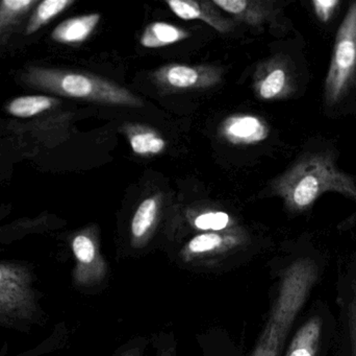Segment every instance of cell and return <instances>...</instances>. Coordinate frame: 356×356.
<instances>
[{"mask_svg": "<svg viewBox=\"0 0 356 356\" xmlns=\"http://www.w3.org/2000/svg\"><path fill=\"white\" fill-rule=\"evenodd\" d=\"M274 192L293 212L309 210L328 192H337L356 203V179L339 169L332 153L326 150L302 155L277 181Z\"/></svg>", "mask_w": 356, "mask_h": 356, "instance_id": "obj_1", "label": "cell"}, {"mask_svg": "<svg viewBox=\"0 0 356 356\" xmlns=\"http://www.w3.org/2000/svg\"><path fill=\"white\" fill-rule=\"evenodd\" d=\"M319 277L317 263L297 259L280 279V290L252 356H280L297 316L309 300Z\"/></svg>", "mask_w": 356, "mask_h": 356, "instance_id": "obj_2", "label": "cell"}, {"mask_svg": "<svg viewBox=\"0 0 356 356\" xmlns=\"http://www.w3.org/2000/svg\"><path fill=\"white\" fill-rule=\"evenodd\" d=\"M29 261H0V327L29 334L45 325L43 295Z\"/></svg>", "mask_w": 356, "mask_h": 356, "instance_id": "obj_3", "label": "cell"}, {"mask_svg": "<svg viewBox=\"0 0 356 356\" xmlns=\"http://www.w3.org/2000/svg\"><path fill=\"white\" fill-rule=\"evenodd\" d=\"M20 79L27 87L64 98L136 108L144 105L129 90L92 73L31 65L23 69Z\"/></svg>", "mask_w": 356, "mask_h": 356, "instance_id": "obj_4", "label": "cell"}, {"mask_svg": "<svg viewBox=\"0 0 356 356\" xmlns=\"http://www.w3.org/2000/svg\"><path fill=\"white\" fill-rule=\"evenodd\" d=\"M356 77V1L353 2L337 31L330 66L324 81L326 106L334 107L349 93Z\"/></svg>", "mask_w": 356, "mask_h": 356, "instance_id": "obj_5", "label": "cell"}, {"mask_svg": "<svg viewBox=\"0 0 356 356\" xmlns=\"http://www.w3.org/2000/svg\"><path fill=\"white\" fill-rule=\"evenodd\" d=\"M69 246L74 258L72 281L79 290L99 286L108 275V265L100 253L96 230L83 228L69 238Z\"/></svg>", "mask_w": 356, "mask_h": 356, "instance_id": "obj_6", "label": "cell"}, {"mask_svg": "<svg viewBox=\"0 0 356 356\" xmlns=\"http://www.w3.org/2000/svg\"><path fill=\"white\" fill-rule=\"evenodd\" d=\"M221 77V69L209 65L168 64L160 67L154 73L156 86L167 92L205 89L217 85Z\"/></svg>", "mask_w": 356, "mask_h": 356, "instance_id": "obj_7", "label": "cell"}, {"mask_svg": "<svg viewBox=\"0 0 356 356\" xmlns=\"http://www.w3.org/2000/svg\"><path fill=\"white\" fill-rule=\"evenodd\" d=\"M246 240V235L238 230L203 232L188 240L180 251V258L186 263L209 261L244 246Z\"/></svg>", "mask_w": 356, "mask_h": 356, "instance_id": "obj_8", "label": "cell"}, {"mask_svg": "<svg viewBox=\"0 0 356 356\" xmlns=\"http://www.w3.org/2000/svg\"><path fill=\"white\" fill-rule=\"evenodd\" d=\"M254 89L264 100H280L294 91V79L284 59L263 63L255 73Z\"/></svg>", "mask_w": 356, "mask_h": 356, "instance_id": "obj_9", "label": "cell"}, {"mask_svg": "<svg viewBox=\"0 0 356 356\" xmlns=\"http://www.w3.org/2000/svg\"><path fill=\"white\" fill-rule=\"evenodd\" d=\"M269 134L267 123L257 115H230L220 125V135L236 146L259 144L267 139Z\"/></svg>", "mask_w": 356, "mask_h": 356, "instance_id": "obj_10", "label": "cell"}, {"mask_svg": "<svg viewBox=\"0 0 356 356\" xmlns=\"http://www.w3.org/2000/svg\"><path fill=\"white\" fill-rule=\"evenodd\" d=\"M169 8L182 20L204 21L209 26L220 33H229L234 29L232 19L225 18L218 10L213 1L194 0H167Z\"/></svg>", "mask_w": 356, "mask_h": 356, "instance_id": "obj_11", "label": "cell"}, {"mask_svg": "<svg viewBox=\"0 0 356 356\" xmlns=\"http://www.w3.org/2000/svg\"><path fill=\"white\" fill-rule=\"evenodd\" d=\"M100 20L102 15L98 13L71 17L56 25L50 37L58 44L79 45L93 33Z\"/></svg>", "mask_w": 356, "mask_h": 356, "instance_id": "obj_12", "label": "cell"}, {"mask_svg": "<svg viewBox=\"0 0 356 356\" xmlns=\"http://www.w3.org/2000/svg\"><path fill=\"white\" fill-rule=\"evenodd\" d=\"M160 215L158 199L148 198L138 207L131 221V245L134 248H143L154 234Z\"/></svg>", "mask_w": 356, "mask_h": 356, "instance_id": "obj_13", "label": "cell"}, {"mask_svg": "<svg viewBox=\"0 0 356 356\" xmlns=\"http://www.w3.org/2000/svg\"><path fill=\"white\" fill-rule=\"evenodd\" d=\"M60 106V100L51 95L35 94L12 98L4 107L8 115L17 118H33Z\"/></svg>", "mask_w": 356, "mask_h": 356, "instance_id": "obj_14", "label": "cell"}, {"mask_svg": "<svg viewBox=\"0 0 356 356\" xmlns=\"http://www.w3.org/2000/svg\"><path fill=\"white\" fill-rule=\"evenodd\" d=\"M6 213L0 211V249L10 246L31 234L44 233L51 227V221L45 215L33 219H20L8 224H1Z\"/></svg>", "mask_w": 356, "mask_h": 356, "instance_id": "obj_15", "label": "cell"}, {"mask_svg": "<svg viewBox=\"0 0 356 356\" xmlns=\"http://www.w3.org/2000/svg\"><path fill=\"white\" fill-rule=\"evenodd\" d=\"M218 8L249 24H261L271 16L269 3L247 0H213Z\"/></svg>", "mask_w": 356, "mask_h": 356, "instance_id": "obj_16", "label": "cell"}, {"mask_svg": "<svg viewBox=\"0 0 356 356\" xmlns=\"http://www.w3.org/2000/svg\"><path fill=\"white\" fill-rule=\"evenodd\" d=\"M323 322L313 317L305 322L295 334L286 356H317L322 336Z\"/></svg>", "mask_w": 356, "mask_h": 356, "instance_id": "obj_17", "label": "cell"}, {"mask_svg": "<svg viewBox=\"0 0 356 356\" xmlns=\"http://www.w3.org/2000/svg\"><path fill=\"white\" fill-rule=\"evenodd\" d=\"M124 132L134 153L140 156L159 155L166 148V140L147 125H127Z\"/></svg>", "mask_w": 356, "mask_h": 356, "instance_id": "obj_18", "label": "cell"}, {"mask_svg": "<svg viewBox=\"0 0 356 356\" xmlns=\"http://www.w3.org/2000/svg\"><path fill=\"white\" fill-rule=\"evenodd\" d=\"M39 0H2L0 1V42L8 39L37 6Z\"/></svg>", "mask_w": 356, "mask_h": 356, "instance_id": "obj_19", "label": "cell"}, {"mask_svg": "<svg viewBox=\"0 0 356 356\" xmlns=\"http://www.w3.org/2000/svg\"><path fill=\"white\" fill-rule=\"evenodd\" d=\"M190 37V33L168 22L150 23L144 29L140 43L146 48H160L177 43Z\"/></svg>", "mask_w": 356, "mask_h": 356, "instance_id": "obj_20", "label": "cell"}, {"mask_svg": "<svg viewBox=\"0 0 356 356\" xmlns=\"http://www.w3.org/2000/svg\"><path fill=\"white\" fill-rule=\"evenodd\" d=\"M74 3V0H44L38 2L27 19L24 35H35Z\"/></svg>", "mask_w": 356, "mask_h": 356, "instance_id": "obj_21", "label": "cell"}, {"mask_svg": "<svg viewBox=\"0 0 356 356\" xmlns=\"http://www.w3.org/2000/svg\"><path fill=\"white\" fill-rule=\"evenodd\" d=\"M193 227L203 232H223L232 230V217L224 211H207L200 213L192 221Z\"/></svg>", "mask_w": 356, "mask_h": 356, "instance_id": "obj_22", "label": "cell"}, {"mask_svg": "<svg viewBox=\"0 0 356 356\" xmlns=\"http://www.w3.org/2000/svg\"><path fill=\"white\" fill-rule=\"evenodd\" d=\"M311 4L316 18L320 22L326 24L334 18L339 6H341V1L339 0H313Z\"/></svg>", "mask_w": 356, "mask_h": 356, "instance_id": "obj_23", "label": "cell"}, {"mask_svg": "<svg viewBox=\"0 0 356 356\" xmlns=\"http://www.w3.org/2000/svg\"><path fill=\"white\" fill-rule=\"evenodd\" d=\"M349 336H350L351 356H356V298L350 304L349 311Z\"/></svg>", "mask_w": 356, "mask_h": 356, "instance_id": "obj_24", "label": "cell"}, {"mask_svg": "<svg viewBox=\"0 0 356 356\" xmlns=\"http://www.w3.org/2000/svg\"><path fill=\"white\" fill-rule=\"evenodd\" d=\"M52 347H54V340H52V338H48L47 340L43 341L41 344L29 349V350L25 351V353L17 355L6 356H41L42 355H45L46 353L51 351Z\"/></svg>", "mask_w": 356, "mask_h": 356, "instance_id": "obj_25", "label": "cell"}, {"mask_svg": "<svg viewBox=\"0 0 356 356\" xmlns=\"http://www.w3.org/2000/svg\"><path fill=\"white\" fill-rule=\"evenodd\" d=\"M120 356H142V350L139 347H134L121 353Z\"/></svg>", "mask_w": 356, "mask_h": 356, "instance_id": "obj_26", "label": "cell"}, {"mask_svg": "<svg viewBox=\"0 0 356 356\" xmlns=\"http://www.w3.org/2000/svg\"><path fill=\"white\" fill-rule=\"evenodd\" d=\"M160 356H175V349L166 348L160 353Z\"/></svg>", "mask_w": 356, "mask_h": 356, "instance_id": "obj_27", "label": "cell"}, {"mask_svg": "<svg viewBox=\"0 0 356 356\" xmlns=\"http://www.w3.org/2000/svg\"><path fill=\"white\" fill-rule=\"evenodd\" d=\"M0 356H6V347H4L3 349H1V350H0Z\"/></svg>", "mask_w": 356, "mask_h": 356, "instance_id": "obj_28", "label": "cell"}]
</instances>
